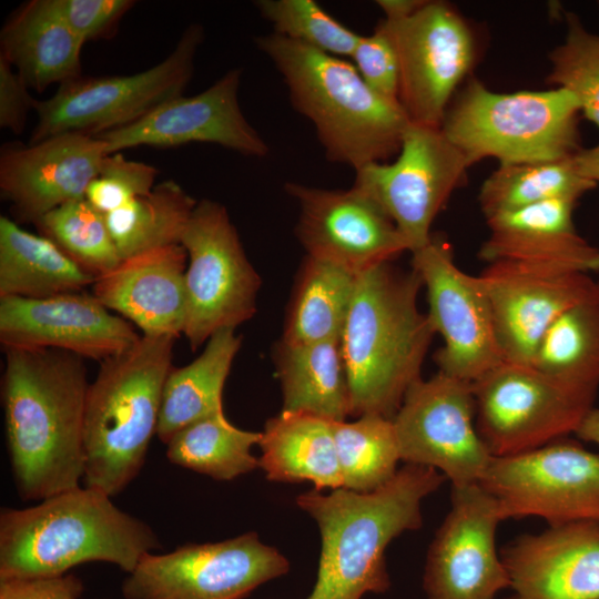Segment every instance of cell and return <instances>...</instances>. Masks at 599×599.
Wrapping results in <instances>:
<instances>
[{
	"mask_svg": "<svg viewBox=\"0 0 599 599\" xmlns=\"http://www.w3.org/2000/svg\"><path fill=\"white\" fill-rule=\"evenodd\" d=\"M1 398L13 480L24 500L80 487L90 383L84 358L60 349H6Z\"/></svg>",
	"mask_w": 599,
	"mask_h": 599,
	"instance_id": "cell-1",
	"label": "cell"
},
{
	"mask_svg": "<svg viewBox=\"0 0 599 599\" xmlns=\"http://www.w3.org/2000/svg\"><path fill=\"white\" fill-rule=\"evenodd\" d=\"M446 480L438 470L406 464L370 493L346 488L301 494L296 502L317 522L322 551L307 599H362L390 586L385 562L389 542L422 526L420 505Z\"/></svg>",
	"mask_w": 599,
	"mask_h": 599,
	"instance_id": "cell-2",
	"label": "cell"
},
{
	"mask_svg": "<svg viewBox=\"0 0 599 599\" xmlns=\"http://www.w3.org/2000/svg\"><path fill=\"white\" fill-rule=\"evenodd\" d=\"M423 281L416 270L392 262L357 274L341 338L351 415L393 419L408 388L420 377L435 331L418 307Z\"/></svg>",
	"mask_w": 599,
	"mask_h": 599,
	"instance_id": "cell-3",
	"label": "cell"
},
{
	"mask_svg": "<svg viewBox=\"0 0 599 599\" xmlns=\"http://www.w3.org/2000/svg\"><path fill=\"white\" fill-rule=\"evenodd\" d=\"M111 498L80 486L31 507L2 508L0 580L61 576L92 561L131 572L160 546L159 538Z\"/></svg>",
	"mask_w": 599,
	"mask_h": 599,
	"instance_id": "cell-4",
	"label": "cell"
},
{
	"mask_svg": "<svg viewBox=\"0 0 599 599\" xmlns=\"http://www.w3.org/2000/svg\"><path fill=\"white\" fill-rule=\"evenodd\" d=\"M255 42L281 73L293 106L313 123L329 161L356 171L398 153L409 119L353 63L274 32Z\"/></svg>",
	"mask_w": 599,
	"mask_h": 599,
	"instance_id": "cell-5",
	"label": "cell"
},
{
	"mask_svg": "<svg viewBox=\"0 0 599 599\" xmlns=\"http://www.w3.org/2000/svg\"><path fill=\"white\" fill-rule=\"evenodd\" d=\"M175 339L141 335L100 363L85 403V487L114 497L139 475L156 435Z\"/></svg>",
	"mask_w": 599,
	"mask_h": 599,
	"instance_id": "cell-6",
	"label": "cell"
},
{
	"mask_svg": "<svg viewBox=\"0 0 599 599\" xmlns=\"http://www.w3.org/2000/svg\"><path fill=\"white\" fill-rule=\"evenodd\" d=\"M580 108L568 91L495 92L471 79L450 103L440 125L470 164L556 161L580 146Z\"/></svg>",
	"mask_w": 599,
	"mask_h": 599,
	"instance_id": "cell-7",
	"label": "cell"
},
{
	"mask_svg": "<svg viewBox=\"0 0 599 599\" xmlns=\"http://www.w3.org/2000/svg\"><path fill=\"white\" fill-rule=\"evenodd\" d=\"M199 23L190 24L172 52L148 70L126 75H81L59 85L49 99L37 100V123L29 143L75 132L99 135L129 125L189 84L203 40Z\"/></svg>",
	"mask_w": 599,
	"mask_h": 599,
	"instance_id": "cell-8",
	"label": "cell"
},
{
	"mask_svg": "<svg viewBox=\"0 0 599 599\" xmlns=\"http://www.w3.org/2000/svg\"><path fill=\"white\" fill-rule=\"evenodd\" d=\"M181 244L187 253L183 335L195 351L216 332L236 329L254 316L261 278L226 207L216 201H197Z\"/></svg>",
	"mask_w": 599,
	"mask_h": 599,
	"instance_id": "cell-9",
	"label": "cell"
},
{
	"mask_svg": "<svg viewBox=\"0 0 599 599\" xmlns=\"http://www.w3.org/2000/svg\"><path fill=\"white\" fill-rule=\"evenodd\" d=\"M471 386L476 428L494 457L529 451L576 433L596 398L509 362Z\"/></svg>",
	"mask_w": 599,
	"mask_h": 599,
	"instance_id": "cell-10",
	"label": "cell"
},
{
	"mask_svg": "<svg viewBox=\"0 0 599 599\" xmlns=\"http://www.w3.org/2000/svg\"><path fill=\"white\" fill-rule=\"evenodd\" d=\"M470 166L440 126L409 123L396 160L356 170L354 186L379 205L414 253L429 242L436 216Z\"/></svg>",
	"mask_w": 599,
	"mask_h": 599,
	"instance_id": "cell-11",
	"label": "cell"
},
{
	"mask_svg": "<svg viewBox=\"0 0 599 599\" xmlns=\"http://www.w3.org/2000/svg\"><path fill=\"white\" fill-rule=\"evenodd\" d=\"M398 60V103L410 123L440 126L476 60V39L459 11L427 0L408 18L378 22Z\"/></svg>",
	"mask_w": 599,
	"mask_h": 599,
	"instance_id": "cell-12",
	"label": "cell"
},
{
	"mask_svg": "<svg viewBox=\"0 0 599 599\" xmlns=\"http://www.w3.org/2000/svg\"><path fill=\"white\" fill-rule=\"evenodd\" d=\"M288 570V560L250 531L149 552L128 573L121 591L124 599H242Z\"/></svg>",
	"mask_w": 599,
	"mask_h": 599,
	"instance_id": "cell-13",
	"label": "cell"
},
{
	"mask_svg": "<svg viewBox=\"0 0 599 599\" xmlns=\"http://www.w3.org/2000/svg\"><path fill=\"white\" fill-rule=\"evenodd\" d=\"M479 485L505 519L536 516L550 526L599 521V454L572 440L493 457Z\"/></svg>",
	"mask_w": 599,
	"mask_h": 599,
	"instance_id": "cell-14",
	"label": "cell"
},
{
	"mask_svg": "<svg viewBox=\"0 0 599 599\" xmlns=\"http://www.w3.org/2000/svg\"><path fill=\"white\" fill-rule=\"evenodd\" d=\"M393 424L400 460L438 470L453 487L479 484L494 457L476 428L471 383L439 370L408 388Z\"/></svg>",
	"mask_w": 599,
	"mask_h": 599,
	"instance_id": "cell-15",
	"label": "cell"
},
{
	"mask_svg": "<svg viewBox=\"0 0 599 599\" xmlns=\"http://www.w3.org/2000/svg\"><path fill=\"white\" fill-rule=\"evenodd\" d=\"M412 256L427 292V316L444 342L435 355L439 372L474 383L504 362L484 284L457 266L443 236L432 234Z\"/></svg>",
	"mask_w": 599,
	"mask_h": 599,
	"instance_id": "cell-16",
	"label": "cell"
},
{
	"mask_svg": "<svg viewBox=\"0 0 599 599\" xmlns=\"http://www.w3.org/2000/svg\"><path fill=\"white\" fill-rule=\"evenodd\" d=\"M502 520L497 500L479 484L453 487L450 510L427 554L426 599H495L510 586L496 550Z\"/></svg>",
	"mask_w": 599,
	"mask_h": 599,
	"instance_id": "cell-17",
	"label": "cell"
},
{
	"mask_svg": "<svg viewBox=\"0 0 599 599\" xmlns=\"http://www.w3.org/2000/svg\"><path fill=\"white\" fill-rule=\"evenodd\" d=\"M285 191L300 206L296 235L307 256L358 274L408 251L388 215L355 186L327 190L287 182Z\"/></svg>",
	"mask_w": 599,
	"mask_h": 599,
	"instance_id": "cell-18",
	"label": "cell"
},
{
	"mask_svg": "<svg viewBox=\"0 0 599 599\" xmlns=\"http://www.w3.org/2000/svg\"><path fill=\"white\" fill-rule=\"evenodd\" d=\"M488 294L504 362L530 366L551 324L596 286L590 274L512 262L478 275Z\"/></svg>",
	"mask_w": 599,
	"mask_h": 599,
	"instance_id": "cell-19",
	"label": "cell"
},
{
	"mask_svg": "<svg viewBox=\"0 0 599 599\" xmlns=\"http://www.w3.org/2000/svg\"><path fill=\"white\" fill-rule=\"evenodd\" d=\"M241 75V69H231L204 91L172 98L140 120L95 136L106 143L109 153L142 145L175 148L202 142L263 158L268 145L240 106Z\"/></svg>",
	"mask_w": 599,
	"mask_h": 599,
	"instance_id": "cell-20",
	"label": "cell"
},
{
	"mask_svg": "<svg viewBox=\"0 0 599 599\" xmlns=\"http://www.w3.org/2000/svg\"><path fill=\"white\" fill-rule=\"evenodd\" d=\"M141 335L93 294L48 298H0L3 349H60L102 362L132 346Z\"/></svg>",
	"mask_w": 599,
	"mask_h": 599,
	"instance_id": "cell-21",
	"label": "cell"
},
{
	"mask_svg": "<svg viewBox=\"0 0 599 599\" xmlns=\"http://www.w3.org/2000/svg\"><path fill=\"white\" fill-rule=\"evenodd\" d=\"M106 143L93 135L67 132L35 143L3 144L0 191L20 221L33 224L55 207L84 199L99 174Z\"/></svg>",
	"mask_w": 599,
	"mask_h": 599,
	"instance_id": "cell-22",
	"label": "cell"
},
{
	"mask_svg": "<svg viewBox=\"0 0 599 599\" xmlns=\"http://www.w3.org/2000/svg\"><path fill=\"white\" fill-rule=\"evenodd\" d=\"M500 556L520 599H599V521L524 535Z\"/></svg>",
	"mask_w": 599,
	"mask_h": 599,
	"instance_id": "cell-23",
	"label": "cell"
},
{
	"mask_svg": "<svg viewBox=\"0 0 599 599\" xmlns=\"http://www.w3.org/2000/svg\"><path fill=\"white\" fill-rule=\"evenodd\" d=\"M187 253L182 244L161 246L121 260L95 278L92 294L131 321L143 335H183L187 300Z\"/></svg>",
	"mask_w": 599,
	"mask_h": 599,
	"instance_id": "cell-24",
	"label": "cell"
},
{
	"mask_svg": "<svg viewBox=\"0 0 599 599\" xmlns=\"http://www.w3.org/2000/svg\"><path fill=\"white\" fill-rule=\"evenodd\" d=\"M576 202L551 200L486 219L489 235L478 251L487 264L512 262L590 274L599 271V247L580 236Z\"/></svg>",
	"mask_w": 599,
	"mask_h": 599,
	"instance_id": "cell-25",
	"label": "cell"
},
{
	"mask_svg": "<svg viewBox=\"0 0 599 599\" xmlns=\"http://www.w3.org/2000/svg\"><path fill=\"white\" fill-rule=\"evenodd\" d=\"M84 41L58 14L50 0L20 6L0 32V55L38 92L81 77Z\"/></svg>",
	"mask_w": 599,
	"mask_h": 599,
	"instance_id": "cell-26",
	"label": "cell"
},
{
	"mask_svg": "<svg viewBox=\"0 0 599 599\" xmlns=\"http://www.w3.org/2000/svg\"><path fill=\"white\" fill-rule=\"evenodd\" d=\"M260 467L272 481L308 480L316 490L342 488L333 422L281 412L261 432Z\"/></svg>",
	"mask_w": 599,
	"mask_h": 599,
	"instance_id": "cell-27",
	"label": "cell"
},
{
	"mask_svg": "<svg viewBox=\"0 0 599 599\" xmlns=\"http://www.w3.org/2000/svg\"><path fill=\"white\" fill-rule=\"evenodd\" d=\"M283 409L343 422L351 415V395L341 341L291 344L274 352Z\"/></svg>",
	"mask_w": 599,
	"mask_h": 599,
	"instance_id": "cell-28",
	"label": "cell"
},
{
	"mask_svg": "<svg viewBox=\"0 0 599 599\" xmlns=\"http://www.w3.org/2000/svg\"><path fill=\"white\" fill-rule=\"evenodd\" d=\"M94 281L50 238L0 216V298H48L82 292Z\"/></svg>",
	"mask_w": 599,
	"mask_h": 599,
	"instance_id": "cell-29",
	"label": "cell"
},
{
	"mask_svg": "<svg viewBox=\"0 0 599 599\" xmlns=\"http://www.w3.org/2000/svg\"><path fill=\"white\" fill-rule=\"evenodd\" d=\"M240 347L241 336L234 328H224L210 337L193 362L171 369L156 430L163 444L185 426L223 410L224 384Z\"/></svg>",
	"mask_w": 599,
	"mask_h": 599,
	"instance_id": "cell-30",
	"label": "cell"
},
{
	"mask_svg": "<svg viewBox=\"0 0 599 599\" xmlns=\"http://www.w3.org/2000/svg\"><path fill=\"white\" fill-rule=\"evenodd\" d=\"M357 274L306 255L288 305L282 341L291 344L341 341Z\"/></svg>",
	"mask_w": 599,
	"mask_h": 599,
	"instance_id": "cell-31",
	"label": "cell"
},
{
	"mask_svg": "<svg viewBox=\"0 0 599 599\" xmlns=\"http://www.w3.org/2000/svg\"><path fill=\"white\" fill-rule=\"evenodd\" d=\"M530 366L575 392L596 397L599 388V281L585 298L551 324Z\"/></svg>",
	"mask_w": 599,
	"mask_h": 599,
	"instance_id": "cell-32",
	"label": "cell"
},
{
	"mask_svg": "<svg viewBox=\"0 0 599 599\" xmlns=\"http://www.w3.org/2000/svg\"><path fill=\"white\" fill-rule=\"evenodd\" d=\"M197 201L179 183L166 180L145 195L105 214L121 260L152 248L181 244Z\"/></svg>",
	"mask_w": 599,
	"mask_h": 599,
	"instance_id": "cell-33",
	"label": "cell"
},
{
	"mask_svg": "<svg viewBox=\"0 0 599 599\" xmlns=\"http://www.w3.org/2000/svg\"><path fill=\"white\" fill-rule=\"evenodd\" d=\"M571 156L556 161L499 164L479 190L478 203L485 217L551 200L577 202L597 185L576 171Z\"/></svg>",
	"mask_w": 599,
	"mask_h": 599,
	"instance_id": "cell-34",
	"label": "cell"
},
{
	"mask_svg": "<svg viewBox=\"0 0 599 599\" xmlns=\"http://www.w3.org/2000/svg\"><path fill=\"white\" fill-rule=\"evenodd\" d=\"M261 433L241 429L219 410L179 430L166 444L167 459L215 480H232L260 467L252 447Z\"/></svg>",
	"mask_w": 599,
	"mask_h": 599,
	"instance_id": "cell-35",
	"label": "cell"
},
{
	"mask_svg": "<svg viewBox=\"0 0 599 599\" xmlns=\"http://www.w3.org/2000/svg\"><path fill=\"white\" fill-rule=\"evenodd\" d=\"M342 488L370 493L387 484L400 460L393 419L366 414L333 422Z\"/></svg>",
	"mask_w": 599,
	"mask_h": 599,
	"instance_id": "cell-36",
	"label": "cell"
},
{
	"mask_svg": "<svg viewBox=\"0 0 599 599\" xmlns=\"http://www.w3.org/2000/svg\"><path fill=\"white\" fill-rule=\"evenodd\" d=\"M34 224L41 235L55 243L94 278L112 271L121 262L104 214L85 199L62 204Z\"/></svg>",
	"mask_w": 599,
	"mask_h": 599,
	"instance_id": "cell-37",
	"label": "cell"
},
{
	"mask_svg": "<svg viewBox=\"0 0 599 599\" xmlns=\"http://www.w3.org/2000/svg\"><path fill=\"white\" fill-rule=\"evenodd\" d=\"M565 40L549 53L547 81L571 93L580 113L599 128V35L588 31L577 14L566 16Z\"/></svg>",
	"mask_w": 599,
	"mask_h": 599,
	"instance_id": "cell-38",
	"label": "cell"
},
{
	"mask_svg": "<svg viewBox=\"0 0 599 599\" xmlns=\"http://www.w3.org/2000/svg\"><path fill=\"white\" fill-rule=\"evenodd\" d=\"M274 33L336 57H351L359 34L329 16L314 0H258Z\"/></svg>",
	"mask_w": 599,
	"mask_h": 599,
	"instance_id": "cell-39",
	"label": "cell"
},
{
	"mask_svg": "<svg viewBox=\"0 0 599 599\" xmlns=\"http://www.w3.org/2000/svg\"><path fill=\"white\" fill-rule=\"evenodd\" d=\"M158 174L151 164L128 160L121 152L110 153L90 182L84 199L105 215L150 193Z\"/></svg>",
	"mask_w": 599,
	"mask_h": 599,
	"instance_id": "cell-40",
	"label": "cell"
},
{
	"mask_svg": "<svg viewBox=\"0 0 599 599\" xmlns=\"http://www.w3.org/2000/svg\"><path fill=\"white\" fill-rule=\"evenodd\" d=\"M349 58L375 92L398 102V60L389 37L379 24L372 34L359 37Z\"/></svg>",
	"mask_w": 599,
	"mask_h": 599,
	"instance_id": "cell-41",
	"label": "cell"
},
{
	"mask_svg": "<svg viewBox=\"0 0 599 599\" xmlns=\"http://www.w3.org/2000/svg\"><path fill=\"white\" fill-rule=\"evenodd\" d=\"M51 6L84 42L111 38L132 0H50Z\"/></svg>",
	"mask_w": 599,
	"mask_h": 599,
	"instance_id": "cell-42",
	"label": "cell"
},
{
	"mask_svg": "<svg viewBox=\"0 0 599 599\" xmlns=\"http://www.w3.org/2000/svg\"><path fill=\"white\" fill-rule=\"evenodd\" d=\"M30 88L8 60L0 55V126L21 133L28 114L34 110L37 100L29 93Z\"/></svg>",
	"mask_w": 599,
	"mask_h": 599,
	"instance_id": "cell-43",
	"label": "cell"
},
{
	"mask_svg": "<svg viewBox=\"0 0 599 599\" xmlns=\"http://www.w3.org/2000/svg\"><path fill=\"white\" fill-rule=\"evenodd\" d=\"M82 592L81 579L71 573L0 580V599H79Z\"/></svg>",
	"mask_w": 599,
	"mask_h": 599,
	"instance_id": "cell-44",
	"label": "cell"
},
{
	"mask_svg": "<svg viewBox=\"0 0 599 599\" xmlns=\"http://www.w3.org/2000/svg\"><path fill=\"white\" fill-rule=\"evenodd\" d=\"M576 171L585 179L599 184V143L588 149H580L571 156Z\"/></svg>",
	"mask_w": 599,
	"mask_h": 599,
	"instance_id": "cell-45",
	"label": "cell"
},
{
	"mask_svg": "<svg viewBox=\"0 0 599 599\" xmlns=\"http://www.w3.org/2000/svg\"><path fill=\"white\" fill-rule=\"evenodd\" d=\"M427 0H378L377 6L386 20L396 21L408 18L419 10Z\"/></svg>",
	"mask_w": 599,
	"mask_h": 599,
	"instance_id": "cell-46",
	"label": "cell"
},
{
	"mask_svg": "<svg viewBox=\"0 0 599 599\" xmlns=\"http://www.w3.org/2000/svg\"><path fill=\"white\" fill-rule=\"evenodd\" d=\"M575 434L582 440L599 445V408L592 407L588 412Z\"/></svg>",
	"mask_w": 599,
	"mask_h": 599,
	"instance_id": "cell-47",
	"label": "cell"
},
{
	"mask_svg": "<svg viewBox=\"0 0 599 599\" xmlns=\"http://www.w3.org/2000/svg\"><path fill=\"white\" fill-rule=\"evenodd\" d=\"M508 599H520L519 597L515 596V597H510Z\"/></svg>",
	"mask_w": 599,
	"mask_h": 599,
	"instance_id": "cell-48",
	"label": "cell"
},
{
	"mask_svg": "<svg viewBox=\"0 0 599 599\" xmlns=\"http://www.w3.org/2000/svg\"><path fill=\"white\" fill-rule=\"evenodd\" d=\"M598 7H599V2H598Z\"/></svg>",
	"mask_w": 599,
	"mask_h": 599,
	"instance_id": "cell-49",
	"label": "cell"
}]
</instances>
